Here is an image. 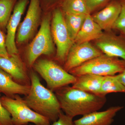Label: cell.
Here are the masks:
<instances>
[{
	"label": "cell",
	"instance_id": "cell-1",
	"mask_svg": "<svg viewBox=\"0 0 125 125\" xmlns=\"http://www.w3.org/2000/svg\"><path fill=\"white\" fill-rule=\"evenodd\" d=\"M64 113L73 118L98 111L106 102V96H99L69 85L55 91Z\"/></svg>",
	"mask_w": 125,
	"mask_h": 125
},
{
	"label": "cell",
	"instance_id": "cell-2",
	"mask_svg": "<svg viewBox=\"0 0 125 125\" xmlns=\"http://www.w3.org/2000/svg\"><path fill=\"white\" fill-rule=\"evenodd\" d=\"M31 81L29 93L23 98L31 109L47 118L51 122L58 119L62 112L60 104L53 92L42 84L37 74L34 70L29 72Z\"/></svg>",
	"mask_w": 125,
	"mask_h": 125
},
{
	"label": "cell",
	"instance_id": "cell-3",
	"mask_svg": "<svg viewBox=\"0 0 125 125\" xmlns=\"http://www.w3.org/2000/svg\"><path fill=\"white\" fill-rule=\"evenodd\" d=\"M125 70V61L124 60L103 54L69 72L75 77L88 74L105 76L115 75Z\"/></svg>",
	"mask_w": 125,
	"mask_h": 125
},
{
	"label": "cell",
	"instance_id": "cell-4",
	"mask_svg": "<svg viewBox=\"0 0 125 125\" xmlns=\"http://www.w3.org/2000/svg\"><path fill=\"white\" fill-rule=\"evenodd\" d=\"M51 14L47 12L44 16L39 31L27 47L25 53L27 64L31 67L42 55L54 54V47L51 27Z\"/></svg>",
	"mask_w": 125,
	"mask_h": 125
},
{
	"label": "cell",
	"instance_id": "cell-5",
	"mask_svg": "<svg viewBox=\"0 0 125 125\" xmlns=\"http://www.w3.org/2000/svg\"><path fill=\"white\" fill-rule=\"evenodd\" d=\"M0 100L11 116L13 125H27L29 123L37 125H51V122L47 118L31 109L19 95L13 97L3 96Z\"/></svg>",
	"mask_w": 125,
	"mask_h": 125
},
{
	"label": "cell",
	"instance_id": "cell-6",
	"mask_svg": "<svg viewBox=\"0 0 125 125\" xmlns=\"http://www.w3.org/2000/svg\"><path fill=\"white\" fill-rule=\"evenodd\" d=\"M32 67L46 81L48 88L53 92L73 84L76 81L75 76L51 60L39 59L36 61Z\"/></svg>",
	"mask_w": 125,
	"mask_h": 125
},
{
	"label": "cell",
	"instance_id": "cell-7",
	"mask_svg": "<svg viewBox=\"0 0 125 125\" xmlns=\"http://www.w3.org/2000/svg\"><path fill=\"white\" fill-rule=\"evenodd\" d=\"M51 30L53 40L56 46V60L64 64L74 42L70 37L65 23L64 14L60 7L52 10Z\"/></svg>",
	"mask_w": 125,
	"mask_h": 125
},
{
	"label": "cell",
	"instance_id": "cell-8",
	"mask_svg": "<svg viewBox=\"0 0 125 125\" xmlns=\"http://www.w3.org/2000/svg\"><path fill=\"white\" fill-rule=\"evenodd\" d=\"M42 10L39 0H30L24 20L18 27L16 37L18 43L26 42L33 36L40 23Z\"/></svg>",
	"mask_w": 125,
	"mask_h": 125
},
{
	"label": "cell",
	"instance_id": "cell-9",
	"mask_svg": "<svg viewBox=\"0 0 125 125\" xmlns=\"http://www.w3.org/2000/svg\"><path fill=\"white\" fill-rule=\"evenodd\" d=\"M103 54L100 50L90 42L74 43L70 49L64 64V69L67 72L88 61Z\"/></svg>",
	"mask_w": 125,
	"mask_h": 125
},
{
	"label": "cell",
	"instance_id": "cell-10",
	"mask_svg": "<svg viewBox=\"0 0 125 125\" xmlns=\"http://www.w3.org/2000/svg\"><path fill=\"white\" fill-rule=\"evenodd\" d=\"M95 43L103 54L125 61V38L120 34L116 35L111 31L103 33Z\"/></svg>",
	"mask_w": 125,
	"mask_h": 125
},
{
	"label": "cell",
	"instance_id": "cell-11",
	"mask_svg": "<svg viewBox=\"0 0 125 125\" xmlns=\"http://www.w3.org/2000/svg\"><path fill=\"white\" fill-rule=\"evenodd\" d=\"M29 1V0H18L14 7L13 14L7 23L6 45L10 56L19 53V51L16 45V33Z\"/></svg>",
	"mask_w": 125,
	"mask_h": 125
},
{
	"label": "cell",
	"instance_id": "cell-12",
	"mask_svg": "<svg viewBox=\"0 0 125 125\" xmlns=\"http://www.w3.org/2000/svg\"><path fill=\"white\" fill-rule=\"evenodd\" d=\"M0 69L10 74L17 83L31 85L29 73L27 72L24 63L18 54L8 57L0 56Z\"/></svg>",
	"mask_w": 125,
	"mask_h": 125
},
{
	"label": "cell",
	"instance_id": "cell-13",
	"mask_svg": "<svg viewBox=\"0 0 125 125\" xmlns=\"http://www.w3.org/2000/svg\"><path fill=\"white\" fill-rule=\"evenodd\" d=\"M121 6L118 0H113L100 11L92 15L93 19L102 30L112 31L120 13Z\"/></svg>",
	"mask_w": 125,
	"mask_h": 125
},
{
	"label": "cell",
	"instance_id": "cell-14",
	"mask_svg": "<svg viewBox=\"0 0 125 125\" xmlns=\"http://www.w3.org/2000/svg\"><path fill=\"white\" fill-rule=\"evenodd\" d=\"M121 106H112L104 111L93 112L74 121L75 125H111L117 113L123 109Z\"/></svg>",
	"mask_w": 125,
	"mask_h": 125
},
{
	"label": "cell",
	"instance_id": "cell-15",
	"mask_svg": "<svg viewBox=\"0 0 125 125\" xmlns=\"http://www.w3.org/2000/svg\"><path fill=\"white\" fill-rule=\"evenodd\" d=\"M30 89V85L17 83L10 74L0 69V93L10 97L17 94L26 96L29 93Z\"/></svg>",
	"mask_w": 125,
	"mask_h": 125
},
{
	"label": "cell",
	"instance_id": "cell-16",
	"mask_svg": "<svg viewBox=\"0 0 125 125\" xmlns=\"http://www.w3.org/2000/svg\"><path fill=\"white\" fill-rule=\"evenodd\" d=\"M103 33V30L93 19L91 14L86 16L83 26L79 31L74 43H77L90 42L96 40Z\"/></svg>",
	"mask_w": 125,
	"mask_h": 125
},
{
	"label": "cell",
	"instance_id": "cell-17",
	"mask_svg": "<svg viewBox=\"0 0 125 125\" xmlns=\"http://www.w3.org/2000/svg\"><path fill=\"white\" fill-rule=\"evenodd\" d=\"M76 81L72 87L97 95L105 76L88 74L76 76Z\"/></svg>",
	"mask_w": 125,
	"mask_h": 125
},
{
	"label": "cell",
	"instance_id": "cell-18",
	"mask_svg": "<svg viewBox=\"0 0 125 125\" xmlns=\"http://www.w3.org/2000/svg\"><path fill=\"white\" fill-rule=\"evenodd\" d=\"M60 7L64 14H91L86 0H64Z\"/></svg>",
	"mask_w": 125,
	"mask_h": 125
},
{
	"label": "cell",
	"instance_id": "cell-19",
	"mask_svg": "<svg viewBox=\"0 0 125 125\" xmlns=\"http://www.w3.org/2000/svg\"><path fill=\"white\" fill-rule=\"evenodd\" d=\"M65 23L70 37L74 42L87 15L64 14Z\"/></svg>",
	"mask_w": 125,
	"mask_h": 125
},
{
	"label": "cell",
	"instance_id": "cell-20",
	"mask_svg": "<svg viewBox=\"0 0 125 125\" xmlns=\"http://www.w3.org/2000/svg\"><path fill=\"white\" fill-rule=\"evenodd\" d=\"M113 93H125V87L117 80L115 75L105 76L99 92L97 95L106 96Z\"/></svg>",
	"mask_w": 125,
	"mask_h": 125
},
{
	"label": "cell",
	"instance_id": "cell-21",
	"mask_svg": "<svg viewBox=\"0 0 125 125\" xmlns=\"http://www.w3.org/2000/svg\"><path fill=\"white\" fill-rule=\"evenodd\" d=\"M17 0H0V28L6 27Z\"/></svg>",
	"mask_w": 125,
	"mask_h": 125
},
{
	"label": "cell",
	"instance_id": "cell-22",
	"mask_svg": "<svg viewBox=\"0 0 125 125\" xmlns=\"http://www.w3.org/2000/svg\"><path fill=\"white\" fill-rule=\"evenodd\" d=\"M120 4V13L113 29L120 32L125 29V0H118Z\"/></svg>",
	"mask_w": 125,
	"mask_h": 125
},
{
	"label": "cell",
	"instance_id": "cell-23",
	"mask_svg": "<svg viewBox=\"0 0 125 125\" xmlns=\"http://www.w3.org/2000/svg\"><path fill=\"white\" fill-rule=\"evenodd\" d=\"M113 0H86L90 13L103 8Z\"/></svg>",
	"mask_w": 125,
	"mask_h": 125
},
{
	"label": "cell",
	"instance_id": "cell-24",
	"mask_svg": "<svg viewBox=\"0 0 125 125\" xmlns=\"http://www.w3.org/2000/svg\"><path fill=\"white\" fill-rule=\"evenodd\" d=\"M0 125H13L11 116L4 107L0 97Z\"/></svg>",
	"mask_w": 125,
	"mask_h": 125
},
{
	"label": "cell",
	"instance_id": "cell-25",
	"mask_svg": "<svg viewBox=\"0 0 125 125\" xmlns=\"http://www.w3.org/2000/svg\"><path fill=\"white\" fill-rule=\"evenodd\" d=\"M73 119L72 117L62 112L58 119L53 122L52 125H75Z\"/></svg>",
	"mask_w": 125,
	"mask_h": 125
},
{
	"label": "cell",
	"instance_id": "cell-26",
	"mask_svg": "<svg viewBox=\"0 0 125 125\" xmlns=\"http://www.w3.org/2000/svg\"><path fill=\"white\" fill-rule=\"evenodd\" d=\"M39 1L42 9L45 4H46L45 6L48 7V8L52 7L53 10L57 7H60L64 0H39Z\"/></svg>",
	"mask_w": 125,
	"mask_h": 125
},
{
	"label": "cell",
	"instance_id": "cell-27",
	"mask_svg": "<svg viewBox=\"0 0 125 125\" xmlns=\"http://www.w3.org/2000/svg\"><path fill=\"white\" fill-rule=\"evenodd\" d=\"M0 56L8 57L10 55L8 54L6 45V38L4 33L0 30Z\"/></svg>",
	"mask_w": 125,
	"mask_h": 125
},
{
	"label": "cell",
	"instance_id": "cell-28",
	"mask_svg": "<svg viewBox=\"0 0 125 125\" xmlns=\"http://www.w3.org/2000/svg\"><path fill=\"white\" fill-rule=\"evenodd\" d=\"M117 80L125 87V70L120 73L115 75Z\"/></svg>",
	"mask_w": 125,
	"mask_h": 125
},
{
	"label": "cell",
	"instance_id": "cell-29",
	"mask_svg": "<svg viewBox=\"0 0 125 125\" xmlns=\"http://www.w3.org/2000/svg\"><path fill=\"white\" fill-rule=\"evenodd\" d=\"M120 33L121 36H123V37L125 38V29L120 31Z\"/></svg>",
	"mask_w": 125,
	"mask_h": 125
},
{
	"label": "cell",
	"instance_id": "cell-30",
	"mask_svg": "<svg viewBox=\"0 0 125 125\" xmlns=\"http://www.w3.org/2000/svg\"></svg>",
	"mask_w": 125,
	"mask_h": 125
}]
</instances>
